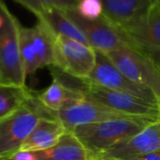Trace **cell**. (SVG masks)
Masks as SVG:
<instances>
[{
	"label": "cell",
	"mask_w": 160,
	"mask_h": 160,
	"mask_svg": "<svg viewBox=\"0 0 160 160\" xmlns=\"http://www.w3.org/2000/svg\"><path fill=\"white\" fill-rule=\"evenodd\" d=\"M50 71L53 78L59 80L70 88L82 92L85 97L91 101L127 116L160 121V106L151 104L123 92L109 90L92 82L87 78L79 79L71 76L55 66L50 67Z\"/></svg>",
	"instance_id": "obj_1"
},
{
	"label": "cell",
	"mask_w": 160,
	"mask_h": 160,
	"mask_svg": "<svg viewBox=\"0 0 160 160\" xmlns=\"http://www.w3.org/2000/svg\"><path fill=\"white\" fill-rule=\"evenodd\" d=\"M159 122L142 118H123L80 125L72 132L91 155L102 153L124 139Z\"/></svg>",
	"instance_id": "obj_2"
},
{
	"label": "cell",
	"mask_w": 160,
	"mask_h": 160,
	"mask_svg": "<svg viewBox=\"0 0 160 160\" xmlns=\"http://www.w3.org/2000/svg\"><path fill=\"white\" fill-rule=\"evenodd\" d=\"M0 13L3 25L0 28V75L2 84L26 86L25 72L21 47V24L10 11L3 0H0Z\"/></svg>",
	"instance_id": "obj_3"
},
{
	"label": "cell",
	"mask_w": 160,
	"mask_h": 160,
	"mask_svg": "<svg viewBox=\"0 0 160 160\" xmlns=\"http://www.w3.org/2000/svg\"><path fill=\"white\" fill-rule=\"evenodd\" d=\"M113 25V24H112ZM124 42L160 67V9L152 6L141 17L113 25Z\"/></svg>",
	"instance_id": "obj_4"
},
{
	"label": "cell",
	"mask_w": 160,
	"mask_h": 160,
	"mask_svg": "<svg viewBox=\"0 0 160 160\" xmlns=\"http://www.w3.org/2000/svg\"><path fill=\"white\" fill-rule=\"evenodd\" d=\"M20 47L25 72L34 73L38 69L56 65L55 35L42 22L32 28H20Z\"/></svg>",
	"instance_id": "obj_5"
},
{
	"label": "cell",
	"mask_w": 160,
	"mask_h": 160,
	"mask_svg": "<svg viewBox=\"0 0 160 160\" xmlns=\"http://www.w3.org/2000/svg\"><path fill=\"white\" fill-rule=\"evenodd\" d=\"M87 79L109 90L123 92L151 104L160 106V98L152 90L132 81L119 71L103 52L96 51V64Z\"/></svg>",
	"instance_id": "obj_6"
},
{
	"label": "cell",
	"mask_w": 160,
	"mask_h": 160,
	"mask_svg": "<svg viewBox=\"0 0 160 160\" xmlns=\"http://www.w3.org/2000/svg\"><path fill=\"white\" fill-rule=\"evenodd\" d=\"M106 55L125 76L139 85L152 90L160 98V69L151 59L129 46L111 51Z\"/></svg>",
	"instance_id": "obj_7"
},
{
	"label": "cell",
	"mask_w": 160,
	"mask_h": 160,
	"mask_svg": "<svg viewBox=\"0 0 160 160\" xmlns=\"http://www.w3.org/2000/svg\"><path fill=\"white\" fill-rule=\"evenodd\" d=\"M56 65L63 72L79 78H88L96 64V51L84 43L65 36L55 37Z\"/></svg>",
	"instance_id": "obj_8"
},
{
	"label": "cell",
	"mask_w": 160,
	"mask_h": 160,
	"mask_svg": "<svg viewBox=\"0 0 160 160\" xmlns=\"http://www.w3.org/2000/svg\"><path fill=\"white\" fill-rule=\"evenodd\" d=\"M41 119L26 104L13 115L0 122V160H9L20 151Z\"/></svg>",
	"instance_id": "obj_9"
},
{
	"label": "cell",
	"mask_w": 160,
	"mask_h": 160,
	"mask_svg": "<svg viewBox=\"0 0 160 160\" xmlns=\"http://www.w3.org/2000/svg\"><path fill=\"white\" fill-rule=\"evenodd\" d=\"M63 12L82 31L89 44L94 50L107 54L128 46L116 28L105 17L101 16L96 20H88L80 16L74 10Z\"/></svg>",
	"instance_id": "obj_10"
},
{
	"label": "cell",
	"mask_w": 160,
	"mask_h": 160,
	"mask_svg": "<svg viewBox=\"0 0 160 160\" xmlns=\"http://www.w3.org/2000/svg\"><path fill=\"white\" fill-rule=\"evenodd\" d=\"M158 150H160V121L150 124L139 133L124 139L109 150L91 156L135 160Z\"/></svg>",
	"instance_id": "obj_11"
},
{
	"label": "cell",
	"mask_w": 160,
	"mask_h": 160,
	"mask_svg": "<svg viewBox=\"0 0 160 160\" xmlns=\"http://www.w3.org/2000/svg\"><path fill=\"white\" fill-rule=\"evenodd\" d=\"M57 117L58 120L63 124L67 132H72L75 127L80 125L102 122L116 119L137 118L122 114L87 98L57 112Z\"/></svg>",
	"instance_id": "obj_12"
},
{
	"label": "cell",
	"mask_w": 160,
	"mask_h": 160,
	"mask_svg": "<svg viewBox=\"0 0 160 160\" xmlns=\"http://www.w3.org/2000/svg\"><path fill=\"white\" fill-rule=\"evenodd\" d=\"M103 14L113 25L134 21L149 12L152 0H101Z\"/></svg>",
	"instance_id": "obj_13"
},
{
	"label": "cell",
	"mask_w": 160,
	"mask_h": 160,
	"mask_svg": "<svg viewBox=\"0 0 160 160\" xmlns=\"http://www.w3.org/2000/svg\"><path fill=\"white\" fill-rule=\"evenodd\" d=\"M66 132L65 127L58 120L41 119L20 151L39 152L48 150L54 147Z\"/></svg>",
	"instance_id": "obj_14"
},
{
	"label": "cell",
	"mask_w": 160,
	"mask_h": 160,
	"mask_svg": "<svg viewBox=\"0 0 160 160\" xmlns=\"http://www.w3.org/2000/svg\"><path fill=\"white\" fill-rule=\"evenodd\" d=\"M37 97L47 109L56 113L86 99L82 92L66 86L56 78L48 88L37 92Z\"/></svg>",
	"instance_id": "obj_15"
},
{
	"label": "cell",
	"mask_w": 160,
	"mask_h": 160,
	"mask_svg": "<svg viewBox=\"0 0 160 160\" xmlns=\"http://www.w3.org/2000/svg\"><path fill=\"white\" fill-rule=\"evenodd\" d=\"M36 154L40 160H89L91 156L72 132H66L54 147Z\"/></svg>",
	"instance_id": "obj_16"
},
{
	"label": "cell",
	"mask_w": 160,
	"mask_h": 160,
	"mask_svg": "<svg viewBox=\"0 0 160 160\" xmlns=\"http://www.w3.org/2000/svg\"><path fill=\"white\" fill-rule=\"evenodd\" d=\"M36 17L38 21L43 23L55 36H65L91 46L82 31L62 10L56 8L49 9Z\"/></svg>",
	"instance_id": "obj_17"
},
{
	"label": "cell",
	"mask_w": 160,
	"mask_h": 160,
	"mask_svg": "<svg viewBox=\"0 0 160 160\" xmlns=\"http://www.w3.org/2000/svg\"><path fill=\"white\" fill-rule=\"evenodd\" d=\"M32 91L27 86L0 83V122L11 117L28 102Z\"/></svg>",
	"instance_id": "obj_18"
},
{
	"label": "cell",
	"mask_w": 160,
	"mask_h": 160,
	"mask_svg": "<svg viewBox=\"0 0 160 160\" xmlns=\"http://www.w3.org/2000/svg\"><path fill=\"white\" fill-rule=\"evenodd\" d=\"M34 15L38 16L49 9H59L62 11L76 10L79 0H14Z\"/></svg>",
	"instance_id": "obj_19"
},
{
	"label": "cell",
	"mask_w": 160,
	"mask_h": 160,
	"mask_svg": "<svg viewBox=\"0 0 160 160\" xmlns=\"http://www.w3.org/2000/svg\"><path fill=\"white\" fill-rule=\"evenodd\" d=\"M75 12L85 19L96 20L103 14V3L101 0H79Z\"/></svg>",
	"instance_id": "obj_20"
},
{
	"label": "cell",
	"mask_w": 160,
	"mask_h": 160,
	"mask_svg": "<svg viewBox=\"0 0 160 160\" xmlns=\"http://www.w3.org/2000/svg\"><path fill=\"white\" fill-rule=\"evenodd\" d=\"M9 160H40L36 152L19 151L15 152Z\"/></svg>",
	"instance_id": "obj_21"
},
{
	"label": "cell",
	"mask_w": 160,
	"mask_h": 160,
	"mask_svg": "<svg viewBox=\"0 0 160 160\" xmlns=\"http://www.w3.org/2000/svg\"><path fill=\"white\" fill-rule=\"evenodd\" d=\"M135 160H160V150L142 155Z\"/></svg>",
	"instance_id": "obj_22"
},
{
	"label": "cell",
	"mask_w": 160,
	"mask_h": 160,
	"mask_svg": "<svg viewBox=\"0 0 160 160\" xmlns=\"http://www.w3.org/2000/svg\"><path fill=\"white\" fill-rule=\"evenodd\" d=\"M89 160H118L114 158H107V157H99V156H90Z\"/></svg>",
	"instance_id": "obj_23"
},
{
	"label": "cell",
	"mask_w": 160,
	"mask_h": 160,
	"mask_svg": "<svg viewBox=\"0 0 160 160\" xmlns=\"http://www.w3.org/2000/svg\"><path fill=\"white\" fill-rule=\"evenodd\" d=\"M152 5L160 9V0H152Z\"/></svg>",
	"instance_id": "obj_24"
},
{
	"label": "cell",
	"mask_w": 160,
	"mask_h": 160,
	"mask_svg": "<svg viewBox=\"0 0 160 160\" xmlns=\"http://www.w3.org/2000/svg\"><path fill=\"white\" fill-rule=\"evenodd\" d=\"M2 25H3V17H2L1 13H0V28H1Z\"/></svg>",
	"instance_id": "obj_25"
},
{
	"label": "cell",
	"mask_w": 160,
	"mask_h": 160,
	"mask_svg": "<svg viewBox=\"0 0 160 160\" xmlns=\"http://www.w3.org/2000/svg\"><path fill=\"white\" fill-rule=\"evenodd\" d=\"M0 83H1V75H0Z\"/></svg>",
	"instance_id": "obj_26"
},
{
	"label": "cell",
	"mask_w": 160,
	"mask_h": 160,
	"mask_svg": "<svg viewBox=\"0 0 160 160\" xmlns=\"http://www.w3.org/2000/svg\"><path fill=\"white\" fill-rule=\"evenodd\" d=\"M159 69H160V67H159Z\"/></svg>",
	"instance_id": "obj_27"
}]
</instances>
